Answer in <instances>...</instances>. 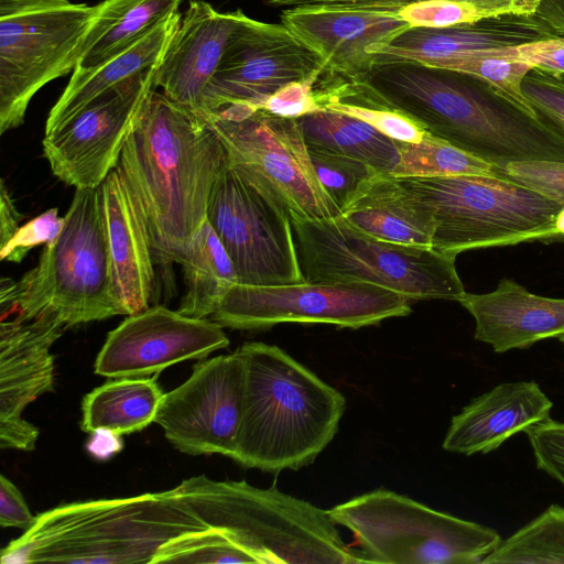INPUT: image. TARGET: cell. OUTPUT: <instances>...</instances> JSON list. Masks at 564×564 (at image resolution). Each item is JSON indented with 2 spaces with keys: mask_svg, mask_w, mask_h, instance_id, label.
Returning a JSON list of instances; mask_svg holds the SVG:
<instances>
[{
  "mask_svg": "<svg viewBox=\"0 0 564 564\" xmlns=\"http://www.w3.org/2000/svg\"><path fill=\"white\" fill-rule=\"evenodd\" d=\"M417 0H264L270 7H296L304 4H329L371 10L399 12Z\"/></svg>",
  "mask_w": 564,
  "mask_h": 564,
  "instance_id": "44",
  "label": "cell"
},
{
  "mask_svg": "<svg viewBox=\"0 0 564 564\" xmlns=\"http://www.w3.org/2000/svg\"><path fill=\"white\" fill-rule=\"evenodd\" d=\"M66 329L51 316L0 324V447L33 451L39 429L24 409L54 390L53 344Z\"/></svg>",
  "mask_w": 564,
  "mask_h": 564,
  "instance_id": "19",
  "label": "cell"
},
{
  "mask_svg": "<svg viewBox=\"0 0 564 564\" xmlns=\"http://www.w3.org/2000/svg\"><path fill=\"white\" fill-rule=\"evenodd\" d=\"M395 177L485 175L499 177L498 167L430 132L417 143L397 141Z\"/></svg>",
  "mask_w": 564,
  "mask_h": 564,
  "instance_id": "31",
  "label": "cell"
},
{
  "mask_svg": "<svg viewBox=\"0 0 564 564\" xmlns=\"http://www.w3.org/2000/svg\"><path fill=\"white\" fill-rule=\"evenodd\" d=\"M182 14L165 19L133 45L87 70H73L64 91L48 112L45 133H50L107 89L160 63Z\"/></svg>",
  "mask_w": 564,
  "mask_h": 564,
  "instance_id": "26",
  "label": "cell"
},
{
  "mask_svg": "<svg viewBox=\"0 0 564 564\" xmlns=\"http://www.w3.org/2000/svg\"><path fill=\"white\" fill-rule=\"evenodd\" d=\"M457 302L475 321V339L495 352L564 336V299L532 293L513 279H501L491 292H465Z\"/></svg>",
  "mask_w": 564,
  "mask_h": 564,
  "instance_id": "23",
  "label": "cell"
},
{
  "mask_svg": "<svg viewBox=\"0 0 564 564\" xmlns=\"http://www.w3.org/2000/svg\"><path fill=\"white\" fill-rule=\"evenodd\" d=\"M410 301L395 291L362 282L236 283L210 317L223 327L241 330L282 323L357 329L409 315Z\"/></svg>",
  "mask_w": 564,
  "mask_h": 564,
  "instance_id": "12",
  "label": "cell"
},
{
  "mask_svg": "<svg viewBox=\"0 0 564 564\" xmlns=\"http://www.w3.org/2000/svg\"><path fill=\"white\" fill-rule=\"evenodd\" d=\"M155 66L107 89L62 126L44 133L52 173L75 188H97L119 162L148 97L156 90Z\"/></svg>",
  "mask_w": 564,
  "mask_h": 564,
  "instance_id": "15",
  "label": "cell"
},
{
  "mask_svg": "<svg viewBox=\"0 0 564 564\" xmlns=\"http://www.w3.org/2000/svg\"><path fill=\"white\" fill-rule=\"evenodd\" d=\"M23 215L8 191L6 183H0V248L3 247L20 227Z\"/></svg>",
  "mask_w": 564,
  "mask_h": 564,
  "instance_id": "45",
  "label": "cell"
},
{
  "mask_svg": "<svg viewBox=\"0 0 564 564\" xmlns=\"http://www.w3.org/2000/svg\"><path fill=\"white\" fill-rule=\"evenodd\" d=\"M223 328L213 319L151 305L127 315L108 333L95 372L108 378L148 377L181 361L204 359L229 345Z\"/></svg>",
  "mask_w": 564,
  "mask_h": 564,
  "instance_id": "17",
  "label": "cell"
},
{
  "mask_svg": "<svg viewBox=\"0 0 564 564\" xmlns=\"http://www.w3.org/2000/svg\"><path fill=\"white\" fill-rule=\"evenodd\" d=\"M208 122L224 145L227 164L284 207L290 218L340 215L316 174L297 119L260 109L241 120L214 117Z\"/></svg>",
  "mask_w": 564,
  "mask_h": 564,
  "instance_id": "11",
  "label": "cell"
},
{
  "mask_svg": "<svg viewBox=\"0 0 564 564\" xmlns=\"http://www.w3.org/2000/svg\"><path fill=\"white\" fill-rule=\"evenodd\" d=\"M499 177L521 184L564 206V161H527L498 169Z\"/></svg>",
  "mask_w": 564,
  "mask_h": 564,
  "instance_id": "38",
  "label": "cell"
},
{
  "mask_svg": "<svg viewBox=\"0 0 564 564\" xmlns=\"http://www.w3.org/2000/svg\"><path fill=\"white\" fill-rule=\"evenodd\" d=\"M99 187L113 288L126 315H131L151 306L156 296L153 241L144 213L119 166Z\"/></svg>",
  "mask_w": 564,
  "mask_h": 564,
  "instance_id": "21",
  "label": "cell"
},
{
  "mask_svg": "<svg viewBox=\"0 0 564 564\" xmlns=\"http://www.w3.org/2000/svg\"><path fill=\"white\" fill-rule=\"evenodd\" d=\"M560 36L535 41L517 47V56L532 68L555 77H564V43Z\"/></svg>",
  "mask_w": 564,
  "mask_h": 564,
  "instance_id": "42",
  "label": "cell"
},
{
  "mask_svg": "<svg viewBox=\"0 0 564 564\" xmlns=\"http://www.w3.org/2000/svg\"><path fill=\"white\" fill-rule=\"evenodd\" d=\"M281 24L321 58L326 72L350 82L362 79L377 52L412 28L398 12L329 4L285 9Z\"/></svg>",
  "mask_w": 564,
  "mask_h": 564,
  "instance_id": "18",
  "label": "cell"
},
{
  "mask_svg": "<svg viewBox=\"0 0 564 564\" xmlns=\"http://www.w3.org/2000/svg\"><path fill=\"white\" fill-rule=\"evenodd\" d=\"M326 70L283 24L242 14L205 96V120H241L289 83Z\"/></svg>",
  "mask_w": 564,
  "mask_h": 564,
  "instance_id": "14",
  "label": "cell"
},
{
  "mask_svg": "<svg viewBox=\"0 0 564 564\" xmlns=\"http://www.w3.org/2000/svg\"><path fill=\"white\" fill-rule=\"evenodd\" d=\"M399 178L431 212V247L440 252L457 257L556 239L553 223L563 206L513 181L485 175Z\"/></svg>",
  "mask_w": 564,
  "mask_h": 564,
  "instance_id": "8",
  "label": "cell"
},
{
  "mask_svg": "<svg viewBox=\"0 0 564 564\" xmlns=\"http://www.w3.org/2000/svg\"><path fill=\"white\" fill-rule=\"evenodd\" d=\"M59 235L19 281L2 278L4 314L30 321L51 316L66 328L126 311L115 291L100 187L76 188Z\"/></svg>",
  "mask_w": 564,
  "mask_h": 564,
  "instance_id": "6",
  "label": "cell"
},
{
  "mask_svg": "<svg viewBox=\"0 0 564 564\" xmlns=\"http://www.w3.org/2000/svg\"><path fill=\"white\" fill-rule=\"evenodd\" d=\"M183 0H104L83 40L74 70L93 69L141 40Z\"/></svg>",
  "mask_w": 564,
  "mask_h": 564,
  "instance_id": "27",
  "label": "cell"
},
{
  "mask_svg": "<svg viewBox=\"0 0 564 564\" xmlns=\"http://www.w3.org/2000/svg\"><path fill=\"white\" fill-rule=\"evenodd\" d=\"M164 393L154 377L115 378L87 393L82 402V430L126 435L154 422Z\"/></svg>",
  "mask_w": 564,
  "mask_h": 564,
  "instance_id": "28",
  "label": "cell"
},
{
  "mask_svg": "<svg viewBox=\"0 0 564 564\" xmlns=\"http://www.w3.org/2000/svg\"><path fill=\"white\" fill-rule=\"evenodd\" d=\"M498 563L564 564V507L551 505L481 561Z\"/></svg>",
  "mask_w": 564,
  "mask_h": 564,
  "instance_id": "32",
  "label": "cell"
},
{
  "mask_svg": "<svg viewBox=\"0 0 564 564\" xmlns=\"http://www.w3.org/2000/svg\"><path fill=\"white\" fill-rule=\"evenodd\" d=\"M206 218L231 258L238 283L305 282L290 214L228 164L214 184Z\"/></svg>",
  "mask_w": 564,
  "mask_h": 564,
  "instance_id": "13",
  "label": "cell"
},
{
  "mask_svg": "<svg viewBox=\"0 0 564 564\" xmlns=\"http://www.w3.org/2000/svg\"><path fill=\"white\" fill-rule=\"evenodd\" d=\"M552 406L533 380L500 383L452 417L442 446L466 456L487 454L511 436L547 420Z\"/></svg>",
  "mask_w": 564,
  "mask_h": 564,
  "instance_id": "24",
  "label": "cell"
},
{
  "mask_svg": "<svg viewBox=\"0 0 564 564\" xmlns=\"http://www.w3.org/2000/svg\"><path fill=\"white\" fill-rule=\"evenodd\" d=\"M245 406V366L236 350L195 364L189 378L164 393L154 423L189 455L236 451Z\"/></svg>",
  "mask_w": 564,
  "mask_h": 564,
  "instance_id": "16",
  "label": "cell"
},
{
  "mask_svg": "<svg viewBox=\"0 0 564 564\" xmlns=\"http://www.w3.org/2000/svg\"><path fill=\"white\" fill-rule=\"evenodd\" d=\"M351 226L375 238L413 246L432 245L431 212L395 177L377 172L364 181L340 209Z\"/></svg>",
  "mask_w": 564,
  "mask_h": 564,
  "instance_id": "25",
  "label": "cell"
},
{
  "mask_svg": "<svg viewBox=\"0 0 564 564\" xmlns=\"http://www.w3.org/2000/svg\"><path fill=\"white\" fill-rule=\"evenodd\" d=\"M245 406L230 458L279 474L312 464L336 435L346 399L275 345L246 343Z\"/></svg>",
  "mask_w": 564,
  "mask_h": 564,
  "instance_id": "3",
  "label": "cell"
},
{
  "mask_svg": "<svg viewBox=\"0 0 564 564\" xmlns=\"http://www.w3.org/2000/svg\"><path fill=\"white\" fill-rule=\"evenodd\" d=\"M534 15L557 35L564 36V0H539Z\"/></svg>",
  "mask_w": 564,
  "mask_h": 564,
  "instance_id": "47",
  "label": "cell"
},
{
  "mask_svg": "<svg viewBox=\"0 0 564 564\" xmlns=\"http://www.w3.org/2000/svg\"><path fill=\"white\" fill-rule=\"evenodd\" d=\"M159 563H257L227 531L206 528L172 539L156 553Z\"/></svg>",
  "mask_w": 564,
  "mask_h": 564,
  "instance_id": "35",
  "label": "cell"
},
{
  "mask_svg": "<svg viewBox=\"0 0 564 564\" xmlns=\"http://www.w3.org/2000/svg\"><path fill=\"white\" fill-rule=\"evenodd\" d=\"M291 223L307 282L370 283L409 300L458 301L466 292L456 257L432 247L375 238L340 215L323 219L292 217Z\"/></svg>",
  "mask_w": 564,
  "mask_h": 564,
  "instance_id": "7",
  "label": "cell"
},
{
  "mask_svg": "<svg viewBox=\"0 0 564 564\" xmlns=\"http://www.w3.org/2000/svg\"><path fill=\"white\" fill-rule=\"evenodd\" d=\"M96 6L0 0V133L19 128L34 95L76 67Z\"/></svg>",
  "mask_w": 564,
  "mask_h": 564,
  "instance_id": "10",
  "label": "cell"
},
{
  "mask_svg": "<svg viewBox=\"0 0 564 564\" xmlns=\"http://www.w3.org/2000/svg\"><path fill=\"white\" fill-rule=\"evenodd\" d=\"M243 12H219L191 0L161 58L156 88L174 102L205 119V96Z\"/></svg>",
  "mask_w": 564,
  "mask_h": 564,
  "instance_id": "20",
  "label": "cell"
},
{
  "mask_svg": "<svg viewBox=\"0 0 564 564\" xmlns=\"http://www.w3.org/2000/svg\"><path fill=\"white\" fill-rule=\"evenodd\" d=\"M560 36L534 14H507L447 28L412 26L376 54V64L414 62L442 67L466 55Z\"/></svg>",
  "mask_w": 564,
  "mask_h": 564,
  "instance_id": "22",
  "label": "cell"
},
{
  "mask_svg": "<svg viewBox=\"0 0 564 564\" xmlns=\"http://www.w3.org/2000/svg\"><path fill=\"white\" fill-rule=\"evenodd\" d=\"M536 467L564 487V422L547 420L525 431Z\"/></svg>",
  "mask_w": 564,
  "mask_h": 564,
  "instance_id": "40",
  "label": "cell"
},
{
  "mask_svg": "<svg viewBox=\"0 0 564 564\" xmlns=\"http://www.w3.org/2000/svg\"><path fill=\"white\" fill-rule=\"evenodd\" d=\"M328 513L352 533L369 563L476 564L501 542L492 528L384 488L356 496Z\"/></svg>",
  "mask_w": 564,
  "mask_h": 564,
  "instance_id": "9",
  "label": "cell"
},
{
  "mask_svg": "<svg viewBox=\"0 0 564 564\" xmlns=\"http://www.w3.org/2000/svg\"><path fill=\"white\" fill-rule=\"evenodd\" d=\"M521 89L535 115L564 137V78L532 68Z\"/></svg>",
  "mask_w": 564,
  "mask_h": 564,
  "instance_id": "37",
  "label": "cell"
},
{
  "mask_svg": "<svg viewBox=\"0 0 564 564\" xmlns=\"http://www.w3.org/2000/svg\"><path fill=\"white\" fill-rule=\"evenodd\" d=\"M562 43H564V36L558 37Z\"/></svg>",
  "mask_w": 564,
  "mask_h": 564,
  "instance_id": "49",
  "label": "cell"
},
{
  "mask_svg": "<svg viewBox=\"0 0 564 564\" xmlns=\"http://www.w3.org/2000/svg\"><path fill=\"white\" fill-rule=\"evenodd\" d=\"M180 264L186 292L177 311L189 317H210L238 283L231 258L207 218L192 236Z\"/></svg>",
  "mask_w": 564,
  "mask_h": 564,
  "instance_id": "29",
  "label": "cell"
},
{
  "mask_svg": "<svg viewBox=\"0 0 564 564\" xmlns=\"http://www.w3.org/2000/svg\"><path fill=\"white\" fill-rule=\"evenodd\" d=\"M441 68L473 75L535 115L521 89L522 80L532 67L517 56V47L466 55L447 62Z\"/></svg>",
  "mask_w": 564,
  "mask_h": 564,
  "instance_id": "34",
  "label": "cell"
},
{
  "mask_svg": "<svg viewBox=\"0 0 564 564\" xmlns=\"http://www.w3.org/2000/svg\"><path fill=\"white\" fill-rule=\"evenodd\" d=\"M316 174L339 209L366 180L378 171L358 159L308 147Z\"/></svg>",
  "mask_w": 564,
  "mask_h": 564,
  "instance_id": "36",
  "label": "cell"
},
{
  "mask_svg": "<svg viewBox=\"0 0 564 564\" xmlns=\"http://www.w3.org/2000/svg\"><path fill=\"white\" fill-rule=\"evenodd\" d=\"M355 83L370 98L498 169L564 161L562 134L473 75L403 61L375 64Z\"/></svg>",
  "mask_w": 564,
  "mask_h": 564,
  "instance_id": "1",
  "label": "cell"
},
{
  "mask_svg": "<svg viewBox=\"0 0 564 564\" xmlns=\"http://www.w3.org/2000/svg\"><path fill=\"white\" fill-rule=\"evenodd\" d=\"M562 343H564V336L558 338Z\"/></svg>",
  "mask_w": 564,
  "mask_h": 564,
  "instance_id": "50",
  "label": "cell"
},
{
  "mask_svg": "<svg viewBox=\"0 0 564 564\" xmlns=\"http://www.w3.org/2000/svg\"><path fill=\"white\" fill-rule=\"evenodd\" d=\"M64 216H59L58 209L53 207L20 225L10 240L0 248L2 261L20 263L35 247L46 245L59 235Z\"/></svg>",
  "mask_w": 564,
  "mask_h": 564,
  "instance_id": "39",
  "label": "cell"
},
{
  "mask_svg": "<svg viewBox=\"0 0 564 564\" xmlns=\"http://www.w3.org/2000/svg\"><path fill=\"white\" fill-rule=\"evenodd\" d=\"M209 528L227 531L260 564L369 563L343 540L328 510L246 480L194 476L167 490Z\"/></svg>",
  "mask_w": 564,
  "mask_h": 564,
  "instance_id": "5",
  "label": "cell"
},
{
  "mask_svg": "<svg viewBox=\"0 0 564 564\" xmlns=\"http://www.w3.org/2000/svg\"><path fill=\"white\" fill-rule=\"evenodd\" d=\"M36 520L15 485L0 475V525L2 528L30 529Z\"/></svg>",
  "mask_w": 564,
  "mask_h": 564,
  "instance_id": "43",
  "label": "cell"
},
{
  "mask_svg": "<svg viewBox=\"0 0 564 564\" xmlns=\"http://www.w3.org/2000/svg\"><path fill=\"white\" fill-rule=\"evenodd\" d=\"M226 164L208 121L163 93L148 97L117 166L144 213L158 265L181 263Z\"/></svg>",
  "mask_w": 564,
  "mask_h": 564,
  "instance_id": "2",
  "label": "cell"
},
{
  "mask_svg": "<svg viewBox=\"0 0 564 564\" xmlns=\"http://www.w3.org/2000/svg\"><path fill=\"white\" fill-rule=\"evenodd\" d=\"M538 0H417L398 14L411 26L447 28L507 14H532Z\"/></svg>",
  "mask_w": 564,
  "mask_h": 564,
  "instance_id": "33",
  "label": "cell"
},
{
  "mask_svg": "<svg viewBox=\"0 0 564 564\" xmlns=\"http://www.w3.org/2000/svg\"><path fill=\"white\" fill-rule=\"evenodd\" d=\"M207 527L167 491L61 505L1 551L2 564H151L182 534Z\"/></svg>",
  "mask_w": 564,
  "mask_h": 564,
  "instance_id": "4",
  "label": "cell"
},
{
  "mask_svg": "<svg viewBox=\"0 0 564 564\" xmlns=\"http://www.w3.org/2000/svg\"><path fill=\"white\" fill-rule=\"evenodd\" d=\"M325 72H317L302 80L289 83L274 93L262 109L292 119L323 110L317 100L316 85Z\"/></svg>",
  "mask_w": 564,
  "mask_h": 564,
  "instance_id": "41",
  "label": "cell"
},
{
  "mask_svg": "<svg viewBox=\"0 0 564 564\" xmlns=\"http://www.w3.org/2000/svg\"><path fill=\"white\" fill-rule=\"evenodd\" d=\"M90 434L91 437L87 443V449L94 457L98 459L110 458L123 446V443L120 440V435L111 431L101 429Z\"/></svg>",
  "mask_w": 564,
  "mask_h": 564,
  "instance_id": "46",
  "label": "cell"
},
{
  "mask_svg": "<svg viewBox=\"0 0 564 564\" xmlns=\"http://www.w3.org/2000/svg\"><path fill=\"white\" fill-rule=\"evenodd\" d=\"M553 230L556 238L564 237V206L561 208L554 219Z\"/></svg>",
  "mask_w": 564,
  "mask_h": 564,
  "instance_id": "48",
  "label": "cell"
},
{
  "mask_svg": "<svg viewBox=\"0 0 564 564\" xmlns=\"http://www.w3.org/2000/svg\"><path fill=\"white\" fill-rule=\"evenodd\" d=\"M307 147L351 156L391 173L400 155L395 140L367 122L324 109L297 118Z\"/></svg>",
  "mask_w": 564,
  "mask_h": 564,
  "instance_id": "30",
  "label": "cell"
}]
</instances>
